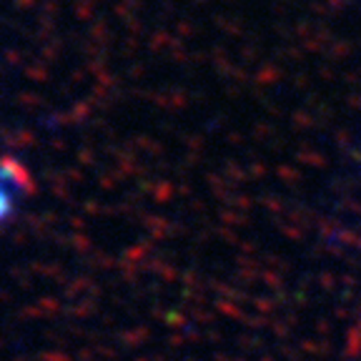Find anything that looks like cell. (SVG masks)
Wrapping results in <instances>:
<instances>
[{"label":"cell","mask_w":361,"mask_h":361,"mask_svg":"<svg viewBox=\"0 0 361 361\" xmlns=\"http://www.w3.org/2000/svg\"><path fill=\"white\" fill-rule=\"evenodd\" d=\"M13 209H15V188L6 178V173L0 171V221L8 218L13 214Z\"/></svg>","instance_id":"1"}]
</instances>
